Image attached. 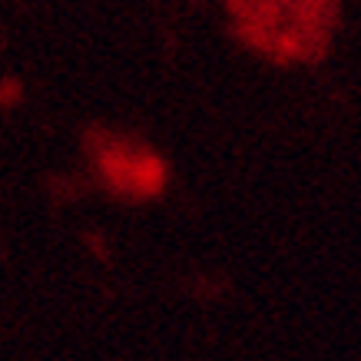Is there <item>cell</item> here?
Segmentation results:
<instances>
[{
    "instance_id": "1",
    "label": "cell",
    "mask_w": 361,
    "mask_h": 361,
    "mask_svg": "<svg viewBox=\"0 0 361 361\" xmlns=\"http://www.w3.org/2000/svg\"><path fill=\"white\" fill-rule=\"evenodd\" d=\"M110 173L120 179L123 186L140 189V192H149V189L159 186V166L149 156H126L120 153L116 159H110Z\"/></svg>"
}]
</instances>
